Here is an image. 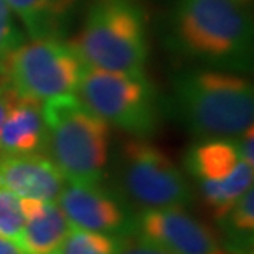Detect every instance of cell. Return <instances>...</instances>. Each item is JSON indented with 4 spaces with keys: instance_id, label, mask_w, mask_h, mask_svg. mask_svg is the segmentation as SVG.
<instances>
[{
    "instance_id": "1",
    "label": "cell",
    "mask_w": 254,
    "mask_h": 254,
    "mask_svg": "<svg viewBox=\"0 0 254 254\" xmlns=\"http://www.w3.org/2000/svg\"><path fill=\"white\" fill-rule=\"evenodd\" d=\"M165 38L200 68L236 74L253 68V22L235 0H174Z\"/></svg>"
},
{
    "instance_id": "2",
    "label": "cell",
    "mask_w": 254,
    "mask_h": 254,
    "mask_svg": "<svg viewBox=\"0 0 254 254\" xmlns=\"http://www.w3.org/2000/svg\"><path fill=\"white\" fill-rule=\"evenodd\" d=\"M167 108L196 139H236L254 121L253 83L228 71L187 69L172 79Z\"/></svg>"
},
{
    "instance_id": "3",
    "label": "cell",
    "mask_w": 254,
    "mask_h": 254,
    "mask_svg": "<svg viewBox=\"0 0 254 254\" xmlns=\"http://www.w3.org/2000/svg\"><path fill=\"white\" fill-rule=\"evenodd\" d=\"M47 126L45 155L66 182L104 180L111 164V126L81 103L63 94L42 103Z\"/></svg>"
},
{
    "instance_id": "4",
    "label": "cell",
    "mask_w": 254,
    "mask_h": 254,
    "mask_svg": "<svg viewBox=\"0 0 254 254\" xmlns=\"http://www.w3.org/2000/svg\"><path fill=\"white\" fill-rule=\"evenodd\" d=\"M69 45L88 68L144 73L149 57L144 12L130 0H99Z\"/></svg>"
},
{
    "instance_id": "5",
    "label": "cell",
    "mask_w": 254,
    "mask_h": 254,
    "mask_svg": "<svg viewBox=\"0 0 254 254\" xmlns=\"http://www.w3.org/2000/svg\"><path fill=\"white\" fill-rule=\"evenodd\" d=\"M111 185L135 213L189 208L195 190L189 177L150 139L130 137L111 164Z\"/></svg>"
},
{
    "instance_id": "6",
    "label": "cell",
    "mask_w": 254,
    "mask_h": 254,
    "mask_svg": "<svg viewBox=\"0 0 254 254\" xmlns=\"http://www.w3.org/2000/svg\"><path fill=\"white\" fill-rule=\"evenodd\" d=\"M74 93L96 116L135 139H152L162 126L165 104L144 73L84 66Z\"/></svg>"
},
{
    "instance_id": "7",
    "label": "cell",
    "mask_w": 254,
    "mask_h": 254,
    "mask_svg": "<svg viewBox=\"0 0 254 254\" xmlns=\"http://www.w3.org/2000/svg\"><path fill=\"white\" fill-rule=\"evenodd\" d=\"M84 64L63 38H30L0 64V74L15 93L40 103L74 94Z\"/></svg>"
},
{
    "instance_id": "8",
    "label": "cell",
    "mask_w": 254,
    "mask_h": 254,
    "mask_svg": "<svg viewBox=\"0 0 254 254\" xmlns=\"http://www.w3.org/2000/svg\"><path fill=\"white\" fill-rule=\"evenodd\" d=\"M58 205L78 230L121 238L134 228L135 211L104 180L66 182Z\"/></svg>"
},
{
    "instance_id": "9",
    "label": "cell",
    "mask_w": 254,
    "mask_h": 254,
    "mask_svg": "<svg viewBox=\"0 0 254 254\" xmlns=\"http://www.w3.org/2000/svg\"><path fill=\"white\" fill-rule=\"evenodd\" d=\"M132 231L174 254H233L218 231L193 216L187 208L135 213Z\"/></svg>"
},
{
    "instance_id": "10",
    "label": "cell",
    "mask_w": 254,
    "mask_h": 254,
    "mask_svg": "<svg viewBox=\"0 0 254 254\" xmlns=\"http://www.w3.org/2000/svg\"><path fill=\"white\" fill-rule=\"evenodd\" d=\"M0 185L18 198L58 201L66 180L45 154L0 155Z\"/></svg>"
},
{
    "instance_id": "11",
    "label": "cell",
    "mask_w": 254,
    "mask_h": 254,
    "mask_svg": "<svg viewBox=\"0 0 254 254\" xmlns=\"http://www.w3.org/2000/svg\"><path fill=\"white\" fill-rule=\"evenodd\" d=\"M45 145L47 126L42 103L10 88L7 113L0 130V155L45 154Z\"/></svg>"
},
{
    "instance_id": "12",
    "label": "cell",
    "mask_w": 254,
    "mask_h": 254,
    "mask_svg": "<svg viewBox=\"0 0 254 254\" xmlns=\"http://www.w3.org/2000/svg\"><path fill=\"white\" fill-rule=\"evenodd\" d=\"M25 225L20 248L27 254H58L71 230L58 201L20 198Z\"/></svg>"
},
{
    "instance_id": "13",
    "label": "cell",
    "mask_w": 254,
    "mask_h": 254,
    "mask_svg": "<svg viewBox=\"0 0 254 254\" xmlns=\"http://www.w3.org/2000/svg\"><path fill=\"white\" fill-rule=\"evenodd\" d=\"M22 20L30 38H62L78 0H5Z\"/></svg>"
},
{
    "instance_id": "14",
    "label": "cell",
    "mask_w": 254,
    "mask_h": 254,
    "mask_svg": "<svg viewBox=\"0 0 254 254\" xmlns=\"http://www.w3.org/2000/svg\"><path fill=\"white\" fill-rule=\"evenodd\" d=\"M240 164L236 139H196L184 155V169L195 184L206 180H221Z\"/></svg>"
},
{
    "instance_id": "15",
    "label": "cell",
    "mask_w": 254,
    "mask_h": 254,
    "mask_svg": "<svg viewBox=\"0 0 254 254\" xmlns=\"http://www.w3.org/2000/svg\"><path fill=\"white\" fill-rule=\"evenodd\" d=\"M253 180L254 165L245 164V162L240 160V164L235 167V170L225 179L198 182L195 189L206 208L211 211V215L216 220H220L240 200L243 193L253 189Z\"/></svg>"
},
{
    "instance_id": "16",
    "label": "cell",
    "mask_w": 254,
    "mask_h": 254,
    "mask_svg": "<svg viewBox=\"0 0 254 254\" xmlns=\"http://www.w3.org/2000/svg\"><path fill=\"white\" fill-rule=\"evenodd\" d=\"M218 221V235L233 254H253L254 243V190L240 196Z\"/></svg>"
},
{
    "instance_id": "17",
    "label": "cell",
    "mask_w": 254,
    "mask_h": 254,
    "mask_svg": "<svg viewBox=\"0 0 254 254\" xmlns=\"http://www.w3.org/2000/svg\"><path fill=\"white\" fill-rule=\"evenodd\" d=\"M119 238L73 228L58 254H116Z\"/></svg>"
},
{
    "instance_id": "18",
    "label": "cell",
    "mask_w": 254,
    "mask_h": 254,
    "mask_svg": "<svg viewBox=\"0 0 254 254\" xmlns=\"http://www.w3.org/2000/svg\"><path fill=\"white\" fill-rule=\"evenodd\" d=\"M23 40L22 30L13 20V12L5 0H0V64Z\"/></svg>"
},
{
    "instance_id": "19",
    "label": "cell",
    "mask_w": 254,
    "mask_h": 254,
    "mask_svg": "<svg viewBox=\"0 0 254 254\" xmlns=\"http://www.w3.org/2000/svg\"><path fill=\"white\" fill-rule=\"evenodd\" d=\"M116 254H174L164 246L147 240V238L130 231L121 236L118 241V253Z\"/></svg>"
},
{
    "instance_id": "20",
    "label": "cell",
    "mask_w": 254,
    "mask_h": 254,
    "mask_svg": "<svg viewBox=\"0 0 254 254\" xmlns=\"http://www.w3.org/2000/svg\"><path fill=\"white\" fill-rule=\"evenodd\" d=\"M236 149L240 160L245 164L254 165V129L253 126L243 132L240 137H236Z\"/></svg>"
},
{
    "instance_id": "21",
    "label": "cell",
    "mask_w": 254,
    "mask_h": 254,
    "mask_svg": "<svg viewBox=\"0 0 254 254\" xmlns=\"http://www.w3.org/2000/svg\"><path fill=\"white\" fill-rule=\"evenodd\" d=\"M8 93H10L8 84L5 83L3 76L0 74V130H2V124H3V119H5V113H7Z\"/></svg>"
},
{
    "instance_id": "22",
    "label": "cell",
    "mask_w": 254,
    "mask_h": 254,
    "mask_svg": "<svg viewBox=\"0 0 254 254\" xmlns=\"http://www.w3.org/2000/svg\"><path fill=\"white\" fill-rule=\"evenodd\" d=\"M0 254H27V253H25L22 248H20V245H17L15 241L0 235Z\"/></svg>"
},
{
    "instance_id": "23",
    "label": "cell",
    "mask_w": 254,
    "mask_h": 254,
    "mask_svg": "<svg viewBox=\"0 0 254 254\" xmlns=\"http://www.w3.org/2000/svg\"><path fill=\"white\" fill-rule=\"evenodd\" d=\"M235 2H238V3H241V5H245V7H246V5H248V3H250V2H251V0H235Z\"/></svg>"
}]
</instances>
